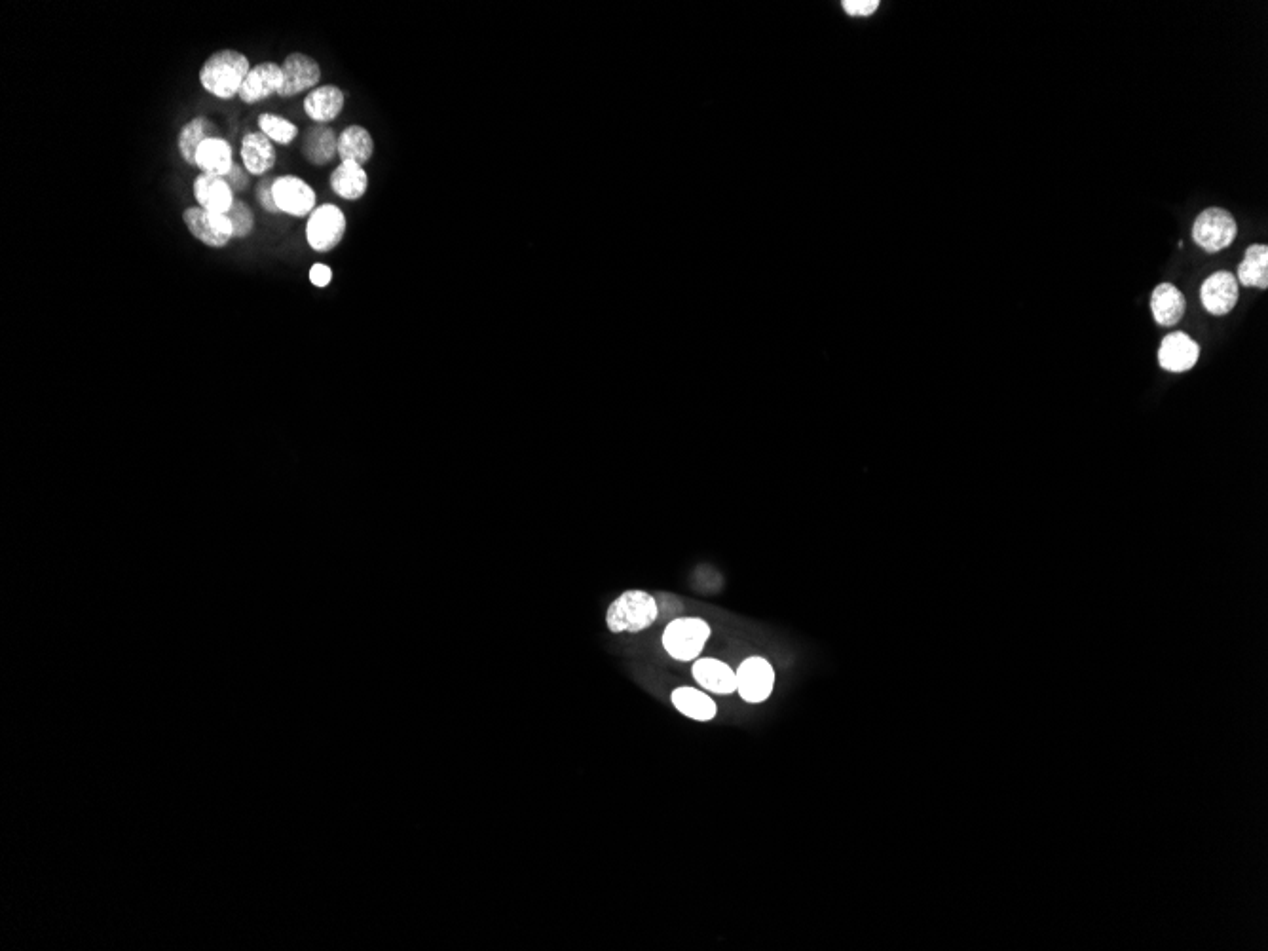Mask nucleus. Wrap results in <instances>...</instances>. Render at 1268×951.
<instances>
[{
    "mask_svg": "<svg viewBox=\"0 0 1268 951\" xmlns=\"http://www.w3.org/2000/svg\"><path fill=\"white\" fill-rule=\"evenodd\" d=\"M251 71L249 59L238 50H219L206 59L200 69V84L207 94L217 99H234Z\"/></svg>",
    "mask_w": 1268,
    "mask_h": 951,
    "instance_id": "nucleus-1",
    "label": "nucleus"
},
{
    "mask_svg": "<svg viewBox=\"0 0 1268 951\" xmlns=\"http://www.w3.org/2000/svg\"><path fill=\"white\" fill-rule=\"evenodd\" d=\"M659 616L657 600L646 591H627L610 604L606 625L610 633H642Z\"/></svg>",
    "mask_w": 1268,
    "mask_h": 951,
    "instance_id": "nucleus-2",
    "label": "nucleus"
},
{
    "mask_svg": "<svg viewBox=\"0 0 1268 951\" xmlns=\"http://www.w3.org/2000/svg\"><path fill=\"white\" fill-rule=\"evenodd\" d=\"M709 623L701 617H676L665 627L661 642L665 652L676 661H695L709 642Z\"/></svg>",
    "mask_w": 1268,
    "mask_h": 951,
    "instance_id": "nucleus-3",
    "label": "nucleus"
},
{
    "mask_svg": "<svg viewBox=\"0 0 1268 951\" xmlns=\"http://www.w3.org/2000/svg\"><path fill=\"white\" fill-rule=\"evenodd\" d=\"M1238 234V224L1231 213L1223 207L1204 209L1193 224V240L1206 253H1217L1227 249Z\"/></svg>",
    "mask_w": 1268,
    "mask_h": 951,
    "instance_id": "nucleus-4",
    "label": "nucleus"
},
{
    "mask_svg": "<svg viewBox=\"0 0 1268 951\" xmlns=\"http://www.w3.org/2000/svg\"><path fill=\"white\" fill-rule=\"evenodd\" d=\"M348 228L346 215L333 204L317 206L306 224V240L317 253H329L336 249Z\"/></svg>",
    "mask_w": 1268,
    "mask_h": 951,
    "instance_id": "nucleus-5",
    "label": "nucleus"
},
{
    "mask_svg": "<svg viewBox=\"0 0 1268 951\" xmlns=\"http://www.w3.org/2000/svg\"><path fill=\"white\" fill-rule=\"evenodd\" d=\"M735 676H737V693L746 703H752V705L764 703L765 699L773 693L775 671L764 657H758V655L748 657L739 665Z\"/></svg>",
    "mask_w": 1268,
    "mask_h": 951,
    "instance_id": "nucleus-6",
    "label": "nucleus"
},
{
    "mask_svg": "<svg viewBox=\"0 0 1268 951\" xmlns=\"http://www.w3.org/2000/svg\"><path fill=\"white\" fill-rule=\"evenodd\" d=\"M183 221L187 224L188 232L206 243L207 247L213 249H223L228 242L234 238V230L232 223L226 215H217V213H209L202 207H188L183 213Z\"/></svg>",
    "mask_w": 1268,
    "mask_h": 951,
    "instance_id": "nucleus-7",
    "label": "nucleus"
},
{
    "mask_svg": "<svg viewBox=\"0 0 1268 951\" xmlns=\"http://www.w3.org/2000/svg\"><path fill=\"white\" fill-rule=\"evenodd\" d=\"M272 192L281 213H287L293 217H310L312 211L316 209V190L295 175H285V177L274 179Z\"/></svg>",
    "mask_w": 1268,
    "mask_h": 951,
    "instance_id": "nucleus-8",
    "label": "nucleus"
},
{
    "mask_svg": "<svg viewBox=\"0 0 1268 951\" xmlns=\"http://www.w3.org/2000/svg\"><path fill=\"white\" fill-rule=\"evenodd\" d=\"M281 69H283V88L278 97H285V99L304 94L308 90L310 92L316 90L317 82L321 80V69L316 59L300 52L285 57V61L281 63Z\"/></svg>",
    "mask_w": 1268,
    "mask_h": 951,
    "instance_id": "nucleus-9",
    "label": "nucleus"
},
{
    "mask_svg": "<svg viewBox=\"0 0 1268 951\" xmlns=\"http://www.w3.org/2000/svg\"><path fill=\"white\" fill-rule=\"evenodd\" d=\"M1240 297V283L1236 281V276L1231 272H1215L1208 280L1202 283L1200 289V300L1206 308V312H1210L1212 316H1227L1231 314Z\"/></svg>",
    "mask_w": 1268,
    "mask_h": 951,
    "instance_id": "nucleus-10",
    "label": "nucleus"
},
{
    "mask_svg": "<svg viewBox=\"0 0 1268 951\" xmlns=\"http://www.w3.org/2000/svg\"><path fill=\"white\" fill-rule=\"evenodd\" d=\"M281 88H283V69H281V65L266 61V63H259V65L251 67V71L245 78L238 97L247 105H255V103L270 99L272 95L280 94Z\"/></svg>",
    "mask_w": 1268,
    "mask_h": 951,
    "instance_id": "nucleus-11",
    "label": "nucleus"
},
{
    "mask_svg": "<svg viewBox=\"0 0 1268 951\" xmlns=\"http://www.w3.org/2000/svg\"><path fill=\"white\" fill-rule=\"evenodd\" d=\"M1200 346L1187 333H1172L1166 336L1158 350V363L1164 371L1170 373H1187L1198 363Z\"/></svg>",
    "mask_w": 1268,
    "mask_h": 951,
    "instance_id": "nucleus-12",
    "label": "nucleus"
},
{
    "mask_svg": "<svg viewBox=\"0 0 1268 951\" xmlns=\"http://www.w3.org/2000/svg\"><path fill=\"white\" fill-rule=\"evenodd\" d=\"M691 676L703 690L716 695H729L737 691L735 671L728 663L714 657H697L691 667Z\"/></svg>",
    "mask_w": 1268,
    "mask_h": 951,
    "instance_id": "nucleus-13",
    "label": "nucleus"
},
{
    "mask_svg": "<svg viewBox=\"0 0 1268 951\" xmlns=\"http://www.w3.org/2000/svg\"><path fill=\"white\" fill-rule=\"evenodd\" d=\"M194 198L202 209L217 215H226L234 204V192L224 177L200 173L194 181Z\"/></svg>",
    "mask_w": 1268,
    "mask_h": 951,
    "instance_id": "nucleus-14",
    "label": "nucleus"
},
{
    "mask_svg": "<svg viewBox=\"0 0 1268 951\" xmlns=\"http://www.w3.org/2000/svg\"><path fill=\"white\" fill-rule=\"evenodd\" d=\"M346 95L336 86H317L304 97V112L316 124H331L344 111Z\"/></svg>",
    "mask_w": 1268,
    "mask_h": 951,
    "instance_id": "nucleus-15",
    "label": "nucleus"
},
{
    "mask_svg": "<svg viewBox=\"0 0 1268 951\" xmlns=\"http://www.w3.org/2000/svg\"><path fill=\"white\" fill-rule=\"evenodd\" d=\"M1185 310H1187L1185 295L1172 283H1160L1153 291L1151 312L1160 327L1177 325L1185 316Z\"/></svg>",
    "mask_w": 1268,
    "mask_h": 951,
    "instance_id": "nucleus-16",
    "label": "nucleus"
},
{
    "mask_svg": "<svg viewBox=\"0 0 1268 951\" xmlns=\"http://www.w3.org/2000/svg\"><path fill=\"white\" fill-rule=\"evenodd\" d=\"M274 143L259 131L247 133L242 141V164L249 175H264L276 166Z\"/></svg>",
    "mask_w": 1268,
    "mask_h": 951,
    "instance_id": "nucleus-17",
    "label": "nucleus"
},
{
    "mask_svg": "<svg viewBox=\"0 0 1268 951\" xmlns=\"http://www.w3.org/2000/svg\"><path fill=\"white\" fill-rule=\"evenodd\" d=\"M302 152L306 160L314 166H327L338 156V137L335 131L325 124H316L304 135Z\"/></svg>",
    "mask_w": 1268,
    "mask_h": 951,
    "instance_id": "nucleus-18",
    "label": "nucleus"
},
{
    "mask_svg": "<svg viewBox=\"0 0 1268 951\" xmlns=\"http://www.w3.org/2000/svg\"><path fill=\"white\" fill-rule=\"evenodd\" d=\"M329 185L342 200L357 202L367 194L369 177L363 166L354 162H340V166L329 177Z\"/></svg>",
    "mask_w": 1268,
    "mask_h": 951,
    "instance_id": "nucleus-19",
    "label": "nucleus"
},
{
    "mask_svg": "<svg viewBox=\"0 0 1268 951\" xmlns=\"http://www.w3.org/2000/svg\"><path fill=\"white\" fill-rule=\"evenodd\" d=\"M374 154L373 135L363 126H348L338 135L340 162H354L365 166Z\"/></svg>",
    "mask_w": 1268,
    "mask_h": 951,
    "instance_id": "nucleus-20",
    "label": "nucleus"
},
{
    "mask_svg": "<svg viewBox=\"0 0 1268 951\" xmlns=\"http://www.w3.org/2000/svg\"><path fill=\"white\" fill-rule=\"evenodd\" d=\"M672 705L680 714L688 716L695 722H710L714 720L718 707L716 703L710 699L709 693L705 691L695 690L690 686H682L672 691Z\"/></svg>",
    "mask_w": 1268,
    "mask_h": 951,
    "instance_id": "nucleus-21",
    "label": "nucleus"
},
{
    "mask_svg": "<svg viewBox=\"0 0 1268 951\" xmlns=\"http://www.w3.org/2000/svg\"><path fill=\"white\" fill-rule=\"evenodd\" d=\"M232 166H234L232 147L226 139L211 137L200 145L196 154V168L202 169V173L226 177Z\"/></svg>",
    "mask_w": 1268,
    "mask_h": 951,
    "instance_id": "nucleus-22",
    "label": "nucleus"
},
{
    "mask_svg": "<svg viewBox=\"0 0 1268 951\" xmlns=\"http://www.w3.org/2000/svg\"><path fill=\"white\" fill-rule=\"evenodd\" d=\"M215 131H217V126L206 116H196V118H192L190 122H187L181 128L179 137H177V147H179V152H181V156H183V160L187 162L188 166H196V154H198L200 145L206 139L215 137Z\"/></svg>",
    "mask_w": 1268,
    "mask_h": 951,
    "instance_id": "nucleus-23",
    "label": "nucleus"
},
{
    "mask_svg": "<svg viewBox=\"0 0 1268 951\" xmlns=\"http://www.w3.org/2000/svg\"><path fill=\"white\" fill-rule=\"evenodd\" d=\"M1236 281L1242 283V287L1267 289L1268 247L1265 243L1248 247L1244 261L1238 264V278H1236Z\"/></svg>",
    "mask_w": 1268,
    "mask_h": 951,
    "instance_id": "nucleus-24",
    "label": "nucleus"
},
{
    "mask_svg": "<svg viewBox=\"0 0 1268 951\" xmlns=\"http://www.w3.org/2000/svg\"><path fill=\"white\" fill-rule=\"evenodd\" d=\"M259 128L272 143H278L283 147L291 145L299 137V128L278 114H261Z\"/></svg>",
    "mask_w": 1268,
    "mask_h": 951,
    "instance_id": "nucleus-25",
    "label": "nucleus"
},
{
    "mask_svg": "<svg viewBox=\"0 0 1268 951\" xmlns=\"http://www.w3.org/2000/svg\"><path fill=\"white\" fill-rule=\"evenodd\" d=\"M226 217H228V219H230V223H232V230H234V234H232V236H234L236 240H243V238H247V236L253 232V228H255V217H253V211H251L249 204H247V202H243L240 198H236V200H234V204L230 207V211L226 213Z\"/></svg>",
    "mask_w": 1268,
    "mask_h": 951,
    "instance_id": "nucleus-26",
    "label": "nucleus"
},
{
    "mask_svg": "<svg viewBox=\"0 0 1268 951\" xmlns=\"http://www.w3.org/2000/svg\"><path fill=\"white\" fill-rule=\"evenodd\" d=\"M841 6L849 16L868 18L876 12L879 2L877 0H845Z\"/></svg>",
    "mask_w": 1268,
    "mask_h": 951,
    "instance_id": "nucleus-27",
    "label": "nucleus"
},
{
    "mask_svg": "<svg viewBox=\"0 0 1268 951\" xmlns=\"http://www.w3.org/2000/svg\"><path fill=\"white\" fill-rule=\"evenodd\" d=\"M224 179H226V183H228L230 188H232L234 196H236V194H240L243 190H247V187H249V171L243 168V164L242 166H240V164H234L232 169H230V173H228Z\"/></svg>",
    "mask_w": 1268,
    "mask_h": 951,
    "instance_id": "nucleus-28",
    "label": "nucleus"
},
{
    "mask_svg": "<svg viewBox=\"0 0 1268 951\" xmlns=\"http://www.w3.org/2000/svg\"><path fill=\"white\" fill-rule=\"evenodd\" d=\"M272 185H274V181H272V179H264V181H261V183H259V187H257V200H259V204H261L264 211H268V213H281L278 206H276V200H274Z\"/></svg>",
    "mask_w": 1268,
    "mask_h": 951,
    "instance_id": "nucleus-29",
    "label": "nucleus"
},
{
    "mask_svg": "<svg viewBox=\"0 0 1268 951\" xmlns=\"http://www.w3.org/2000/svg\"><path fill=\"white\" fill-rule=\"evenodd\" d=\"M310 281H312L316 287H327V285L333 281V270H331L327 264L316 262V264L310 268Z\"/></svg>",
    "mask_w": 1268,
    "mask_h": 951,
    "instance_id": "nucleus-30",
    "label": "nucleus"
}]
</instances>
